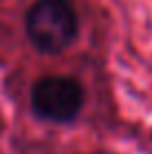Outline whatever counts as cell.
<instances>
[{"instance_id": "2", "label": "cell", "mask_w": 152, "mask_h": 154, "mask_svg": "<svg viewBox=\"0 0 152 154\" xmlns=\"http://www.w3.org/2000/svg\"><path fill=\"white\" fill-rule=\"evenodd\" d=\"M83 87L74 78L65 76H47L40 78L31 89V105L40 119L67 123L83 107Z\"/></svg>"}, {"instance_id": "1", "label": "cell", "mask_w": 152, "mask_h": 154, "mask_svg": "<svg viewBox=\"0 0 152 154\" xmlns=\"http://www.w3.org/2000/svg\"><path fill=\"white\" fill-rule=\"evenodd\" d=\"M29 40L45 54H60L74 42L78 18L70 0H38L25 18Z\"/></svg>"}]
</instances>
